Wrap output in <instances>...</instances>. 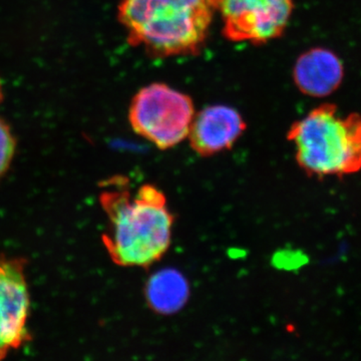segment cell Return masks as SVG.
<instances>
[{
    "label": "cell",
    "mask_w": 361,
    "mask_h": 361,
    "mask_svg": "<svg viewBox=\"0 0 361 361\" xmlns=\"http://www.w3.org/2000/svg\"><path fill=\"white\" fill-rule=\"evenodd\" d=\"M147 299L154 310L161 314L177 312L186 303L189 286L178 271H159L147 284Z\"/></svg>",
    "instance_id": "cell-9"
},
{
    "label": "cell",
    "mask_w": 361,
    "mask_h": 361,
    "mask_svg": "<svg viewBox=\"0 0 361 361\" xmlns=\"http://www.w3.org/2000/svg\"><path fill=\"white\" fill-rule=\"evenodd\" d=\"M246 128L238 111L224 104H214L196 113L188 139L197 154L213 156L232 148Z\"/></svg>",
    "instance_id": "cell-7"
},
{
    "label": "cell",
    "mask_w": 361,
    "mask_h": 361,
    "mask_svg": "<svg viewBox=\"0 0 361 361\" xmlns=\"http://www.w3.org/2000/svg\"><path fill=\"white\" fill-rule=\"evenodd\" d=\"M294 0H217L222 33L233 42L262 45L283 35Z\"/></svg>",
    "instance_id": "cell-5"
},
{
    "label": "cell",
    "mask_w": 361,
    "mask_h": 361,
    "mask_svg": "<svg viewBox=\"0 0 361 361\" xmlns=\"http://www.w3.org/2000/svg\"><path fill=\"white\" fill-rule=\"evenodd\" d=\"M30 310L25 259L0 257V360L30 341Z\"/></svg>",
    "instance_id": "cell-6"
},
{
    "label": "cell",
    "mask_w": 361,
    "mask_h": 361,
    "mask_svg": "<svg viewBox=\"0 0 361 361\" xmlns=\"http://www.w3.org/2000/svg\"><path fill=\"white\" fill-rule=\"evenodd\" d=\"M16 141L13 133L4 121L0 120V179L6 174L13 161Z\"/></svg>",
    "instance_id": "cell-10"
},
{
    "label": "cell",
    "mask_w": 361,
    "mask_h": 361,
    "mask_svg": "<svg viewBox=\"0 0 361 361\" xmlns=\"http://www.w3.org/2000/svg\"><path fill=\"white\" fill-rule=\"evenodd\" d=\"M2 97H4V94H2L1 82H0V102L2 101Z\"/></svg>",
    "instance_id": "cell-11"
},
{
    "label": "cell",
    "mask_w": 361,
    "mask_h": 361,
    "mask_svg": "<svg viewBox=\"0 0 361 361\" xmlns=\"http://www.w3.org/2000/svg\"><path fill=\"white\" fill-rule=\"evenodd\" d=\"M296 161L308 175L355 174L361 170V116H343L334 104H323L292 123L287 135Z\"/></svg>",
    "instance_id": "cell-3"
},
{
    "label": "cell",
    "mask_w": 361,
    "mask_h": 361,
    "mask_svg": "<svg viewBox=\"0 0 361 361\" xmlns=\"http://www.w3.org/2000/svg\"><path fill=\"white\" fill-rule=\"evenodd\" d=\"M344 68L334 51L315 47L297 59L293 80L297 89L308 97L329 96L341 87Z\"/></svg>",
    "instance_id": "cell-8"
},
{
    "label": "cell",
    "mask_w": 361,
    "mask_h": 361,
    "mask_svg": "<svg viewBox=\"0 0 361 361\" xmlns=\"http://www.w3.org/2000/svg\"><path fill=\"white\" fill-rule=\"evenodd\" d=\"M195 115L191 97L170 85L154 82L133 99L129 121L135 134L167 149L187 139Z\"/></svg>",
    "instance_id": "cell-4"
},
{
    "label": "cell",
    "mask_w": 361,
    "mask_h": 361,
    "mask_svg": "<svg viewBox=\"0 0 361 361\" xmlns=\"http://www.w3.org/2000/svg\"><path fill=\"white\" fill-rule=\"evenodd\" d=\"M217 0H122L128 42L157 58L194 56L205 44Z\"/></svg>",
    "instance_id": "cell-2"
},
{
    "label": "cell",
    "mask_w": 361,
    "mask_h": 361,
    "mask_svg": "<svg viewBox=\"0 0 361 361\" xmlns=\"http://www.w3.org/2000/svg\"><path fill=\"white\" fill-rule=\"evenodd\" d=\"M99 202L109 220L103 242L116 264L146 267L168 250L173 216L157 188L145 185L132 193L127 179L114 178L106 182Z\"/></svg>",
    "instance_id": "cell-1"
}]
</instances>
